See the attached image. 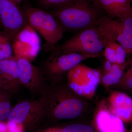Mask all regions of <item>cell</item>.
Returning <instances> with one entry per match:
<instances>
[{"instance_id": "9", "label": "cell", "mask_w": 132, "mask_h": 132, "mask_svg": "<svg viewBox=\"0 0 132 132\" xmlns=\"http://www.w3.org/2000/svg\"><path fill=\"white\" fill-rule=\"evenodd\" d=\"M12 46L16 59H26L32 62L40 51V38L36 31L28 24L15 36Z\"/></svg>"}, {"instance_id": "17", "label": "cell", "mask_w": 132, "mask_h": 132, "mask_svg": "<svg viewBox=\"0 0 132 132\" xmlns=\"http://www.w3.org/2000/svg\"><path fill=\"white\" fill-rule=\"evenodd\" d=\"M9 94L0 88V121L7 120L12 110Z\"/></svg>"}, {"instance_id": "18", "label": "cell", "mask_w": 132, "mask_h": 132, "mask_svg": "<svg viewBox=\"0 0 132 132\" xmlns=\"http://www.w3.org/2000/svg\"><path fill=\"white\" fill-rule=\"evenodd\" d=\"M12 41L3 31H0V61L12 56Z\"/></svg>"}, {"instance_id": "19", "label": "cell", "mask_w": 132, "mask_h": 132, "mask_svg": "<svg viewBox=\"0 0 132 132\" xmlns=\"http://www.w3.org/2000/svg\"><path fill=\"white\" fill-rule=\"evenodd\" d=\"M128 61L130 68L125 72L122 79L117 85L123 90L132 93V59Z\"/></svg>"}, {"instance_id": "25", "label": "cell", "mask_w": 132, "mask_h": 132, "mask_svg": "<svg viewBox=\"0 0 132 132\" xmlns=\"http://www.w3.org/2000/svg\"><path fill=\"white\" fill-rule=\"evenodd\" d=\"M42 132H62L61 127H51L45 129Z\"/></svg>"}, {"instance_id": "29", "label": "cell", "mask_w": 132, "mask_h": 132, "mask_svg": "<svg viewBox=\"0 0 132 132\" xmlns=\"http://www.w3.org/2000/svg\"><path fill=\"white\" fill-rule=\"evenodd\" d=\"M131 3H132V0H131Z\"/></svg>"}, {"instance_id": "26", "label": "cell", "mask_w": 132, "mask_h": 132, "mask_svg": "<svg viewBox=\"0 0 132 132\" xmlns=\"http://www.w3.org/2000/svg\"><path fill=\"white\" fill-rule=\"evenodd\" d=\"M0 132H7L6 124H5L3 121H0Z\"/></svg>"}, {"instance_id": "24", "label": "cell", "mask_w": 132, "mask_h": 132, "mask_svg": "<svg viewBox=\"0 0 132 132\" xmlns=\"http://www.w3.org/2000/svg\"><path fill=\"white\" fill-rule=\"evenodd\" d=\"M6 127L7 132H24L25 131L22 125L9 121L6 123Z\"/></svg>"}, {"instance_id": "2", "label": "cell", "mask_w": 132, "mask_h": 132, "mask_svg": "<svg viewBox=\"0 0 132 132\" xmlns=\"http://www.w3.org/2000/svg\"><path fill=\"white\" fill-rule=\"evenodd\" d=\"M91 0H76L52 10L51 14L65 29L83 30L95 26L99 15L98 10Z\"/></svg>"}, {"instance_id": "13", "label": "cell", "mask_w": 132, "mask_h": 132, "mask_svg": "<svg viewBox=\"0 0 132 132\" xmlns=\"http://www.w3.org/2000/svg\"><path fill=\"white\" fill-rule=\"evenodd\" d=\"M21 86L17 59L12 56L0 61V88L10 94Z\"/></svg>"}, {"instance_id": "8", "label": "cell", "mask_w": 132, "mask_h": 132, "mask_svg": "<svg viewBox=\"0 0 132 132\" xmlns=\"http://www.w3.org/2000/svg\"><path fill=\"white\" fill-rule=\"evenodd\" d=\"M45 113L39 100H26L17 103L10 112L8 121L20 124L25 131H36L44 120Z\"/></svg>"}, {"instance_id": "15", "label": "cell", "mask_w": 132, "mask_h": 132, "mask_svg": "<svg viewBox=\"0 0 132 132\" xmlns=\"http://www.w3.org/2000/svg\"><path fill=\"white\" fill-rule=\"evenodd\" d=\"M97 9L103 10L107 15L114 19L132 16L131 0H91Z\"/></svg>"}, {"instance_id": "23", "label": "cell", "mask_w": 132, "mask_h": 132, "mask_svg": "<svg viewBox=\"0 0 132 132\" xmlns=\"http://www.w3.org/2000/svg\"><path fill=\"white\" fill-rule=\"evenodd\" d=\"M104 54L106 60L113 64H116V57L115 51L108 47H105Z\"/></svg>"}, {"instance_id": "10", "label": "cell", "mask_w": 132, "mask_h": 132, "mask_svg": "<svg viewBox=\"0 0 132 132\" xmlns=\"http://www.w3.org/2000/svg\"><path fill=\"white\" fill-rule=\"evenodd\" d=\"M0 22L3 31L11 40L29 24L21 7L14 0H0Z\"/></svg>"}, {"instance_id": "1", "label": "cell", "mask_w": 132, "mask_h": 132, "mask_svg": "<svg viewBox=\"0 0 132 132\" xmlns=\"http://www.w3.org/2000/svg\"><path fill=\"white\" fill-rule=\"evenodd\" d=\"M38 99L46 119L53 121L78 118L84 109L82 98L76 94L67 84L49 85ZM83 99V98H82Z\"/></svg>"}, {"instance_id": "3", "label": "cell", "mask_w": 132, "mask_h": 132, "mask_svg": "<svg viewBox=\"0 0 132 132\" xmlns=\"http://www.w3.org/2000/svg\"><path fill=\"white\" fill-rule=\"evenodd\" d=\"M21 9L29 24L45 39L46 50L51 51L63 38L64 29L50 12L26 2Z\"/></svg>"}, {"instance_id": "14", "label": "cell", "mask_w": 132, "mask_h": 132, "mask_svg": "<svg viewBox=\"0 0 132 132\" xmlns=\"http://www.w3.org/2000/svg\"><path fill=\"white\" fill-rule=\"evenodd\" d=\"M106 103L112 112L121 120L124 123L132 122V98L119 91L110 92Z\"/></svg>"}, {"instance_id": "12", "label": "cell", "mask_w": 132, "mask_h": 132, "mask_svg": "<svg viewBox=\"0 0 132 132\" xmlns=\"http://www.w3.org/2000/svg\"><path fill=\"white\" fill-rule=\"evenodd\" d=\"M93 122L97 132H129L124 122L112 112L105 101L97 107Z\"/></svg>"}, {"instance_id": "5", "label": "cell", "mask_w": 132, "mask_h": 132, "mask_svg": "<svg viewBox=\"0 0 132 132\" xmlns=\"http://www.w3.org/2000/svg\"><path fill=\"white\" fill-rule=\"evenodd\" d=\"M97 26L106 44L116 42L123 47L127 54L132 53V16L114 19L99 15Z\"/></svg>"}, {"instance_id": "20", "label": "cell", "mask_w": 132, "mask_h": 132, "mask_svg": "<svg viewBox=\"0 0 132 132\" xmlns=\"http://www.w3.org/2000/svg\"><path fill=\"white\" fill-rule=\"evenodd\" d=\"M76 0H38V3L43 9L53 10Z\"/></svg>"}, {"instance_id": "22", "label": "cell", "mask_w": 132, "mask_h": 132, "mask_svg": "<svg viewBox=\"0 0 132 132\" xmlns=\"http://www.w3.org/2000/svg\"><path fill=\"white\" fill-rule=\"evenodd\" d=\"M115 51L116 57V64H123L126 62L127 53L123 47L117 43L113 48Z\"/></svg>"}, {"instance_id": "16", "label": "cell", "mask_w": 132, "mask_h": 132, "mask_svg": "<svg viewBox=\"0 0 132 132\" xmlns=\"http://www.w3.org/2000/svg\"><path fill=\"white\" fill-rule=\"evenodd\" d=\"M128 65V61L123 64H113L109 70L104 71L103 73H101L100 82L106 87L118 85L122 79L125 69Z\"/></svg>"}, {"instance_id": "7", "label": "cell", "mask_w": 132, "mask_h": 132, "mask_svg": "<svg viewBox=\"0 0 132 132\" xmlns=\"http://www.w3.org/2000/svg\"><path fill=\"white\" fill-rule=\"evenodd\" d=\"M101 78L100 71L81 63L67 73V84L78 96L90 100L96 93Z\"/></svg>"}, {"instance_id": "11", "label": "cell", "mask_w": 132, "mask_h": 132, "mask_svg": "<svg viewBox=\"0 0 132 132\" xmlns=\"http://www.w3.org/2000/svg\"><path fill=\"white\" fill-rule=\"evenodd\" d=\"M22 86L32 94H41L49 85L40 67L24 59H17Z\"/></svg>"}, {"instance_id": "27", "label": "cell", "mask_w": 132, "mask_h": 132, "mask_svg": "<svg viewBox=\"0 0 132 132\" xmlns=\"http://www.w3.org/2000/svg\"><path fill=\"white\" fill-rule=\"evenodd\" d=\"M14 1L16 2V4H17V5L19 6L20 7L21 5V3H22L23 0H14Z\"/></svg>"}, {"instance_id": "6", "label": "cell", "mask_w": 132, "mask_h": 132, "mask_svg": "<svg viewBox=\"0 0 132 132\" xmlns=\"http://www.w3.org/2000/svg\"><path fill=\"white\" fill-rule=\"evenodd\" d=\"M105 43L97 26L81 30L71 39L51 50L84 54L102 55Z\"/></svg>"}, {"instance_id": "21", "label": "cell", "mask_w": 132, "mask_h": 132, "mask_svg": "<svg viewBox=\"0 0 132 132\" xmlns=\"http://www.w3.org/2000/svg\"><path fill=\"white\" fill-rule=\"evenodd\" d=\"M61 128L62 132H97L94 127L79 123L71 124Z\"/></svg>"}, {"instance_id": "4", "label": "cell", "mask_w": 132, "mask_h": 132, "mask_svg": "<svg viewBox=\"0 0 132 132\" xmlns=\"http://www.w3.org/2000/svg\"><path fill=\"white\" fill-rule=\"evenodd\" d=\"M43 62L41 69L48 84L54 85L60 82L65 74L85 60L100 56L71 52L53 50Z\"/></svg>"}, {"instance_id": "28", "label": "cell", "mask_w": 132, "mask_h": 132, "mask_svg": "<svg viewBox=\"0 0 132 132\" xmlns=\"http://www.w3.org/2000/svg\"><path fill=\"white\" fill-rule=\"evenodd\" d=\"M129 132H132V127L130 130H129Z\"/></svg>"}]
</instances>
